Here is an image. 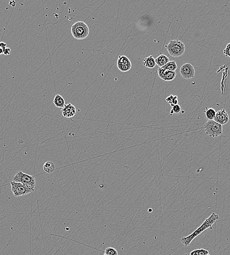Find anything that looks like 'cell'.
<instances>
[{
	"mask_svg": "<svg viewBox=\"0 0 230 255\" xmlns=\"http://www.w3.org/2000/svg\"><path fill=\"white\" fill-rule=\"evenodd\" d=\"M143 64L146 68H153L156 65L155 62V59L152 56L147 57L143 60Z\"/></svg>",
	"mask_w": 230,
	"mask_h": 255,
	"instance_id": "obj_13",
	"label": "cell"
},
{
	"mask_svg": "<svg viewBox=\"0 0 230 255\" xmlns=\"http://www.w3.org/2000/svg\"><path fill=\"white\" fill-rule=\"evenodd\" d=\"M223 53L225 56L230 58V43L226 45V48L224 50Z\"/></svg>",
	"mask_w": 230,
	"mask_h": 255,
	"instance_id": "obj_21",
	"label": "cell"
},
{
	"mask_svg": "<svg viewBox=\"0 0 230 255\" xmlns=\"http://www.w3.org/2000/svg\"><path fill=\"white\" fill-rule=\"evenodd\" d=\"M104 255H106V254H104Z\"/></svg>",
	"mask_w": 230,
	"mask_h": 255,
	"instance_id": "obj_27",
	"label": "cell"
},
{
	"mask_svg": "<svg viewBox=\"0 0 230 255\" xmlns=\"http://www.w3.org/2000/svg\"><path fill=\"white\" fill-rule=\"evenodd\" d=\"M11 191L15 197L26 195L33 192L27 186L20 182L11 181Z\"/></svg>",
	"mask_w": 230,
	"mask_h": 255,
	"instance_id": "obj_6",
	"label": "cell"
},
{
	"mask_svg": "<svg viewBox=\"0 0 230 255\" xmlns=\"http://www.w3.org/2000/svg\"><path fill=\"white\" fill-rule=\"evenodd\" d=\"M209 255V254H208V255Z\"/></svg>",
	"mask_w": 230,
	"mask_h": 255,
	"instance_id": "obj_28",
	"label": "cell"
},
{
	"mask_svg": "<svg viewBox=\"0 0 230 255\" xmlns=\"http://www.w3.org/2000/svg\"><path fill=\"white\" fill-rule=\"evenodd\" d=\"M7 44L5 43L0 42V47H1L2 49H3V51L7 48Z\"/></svg>",
	"mask_w": 230,
	"mask_h": 255,
	"instance_id": "obj_24",
	"label": "cell"
},
{
	"mask_svg": "<svg viewBox=\"0 0 230 255\" xmlns=\"http://www.w3.org/2000/svg\"><path fill=\"white\" fill-rule=\"evenodd\" d=\"M174 111H173V110H171V111H170V115H172V114H174Z\"/></svg>",
	"mask_w": 230,
	"mask_h": 255,
	"instance_id": "obj_26",
	"label": "cell"
},
{
	"mask_svg": "<svg viewBox=\"0 0 230 255\" xmlns=\"http://www.w3.org/2000/svg\"><path fill=\"white\" fill-rule=\"evenodd\" d=\"M43 169L46 173L49 174L53 173L55 170V164L51 161H47L43 165Z\"/></svg>",
	"mask_w": 230,
	"mask_h": 255,
	"instance_id": "obj_16",
	"label": "cell"
},
{
	"mask_svg": "<svg viewBox=\"0 0 230 255\" xmlns=\"http://www.w3.org/2000/svg\"><path fill=\"white\" fill-rule=\"evenodd\" d=\"M62 110V115L65 118H72L74 117L76 114V110L75 107L71 103L65 104Z\"/></svg>",
	"mask_w": 230,
	"mask_h": 255,
	"instance_id": "obj_11",
	"label": "cell"
},
{
	"mask_svg": "<svg viewBox=\"0 0 230 255\" xmlns=\"http://www.w3.org/2000/svg\"><path fill=\"white\" fill-rule=\"evenodd\" d=\"M209 253L208 250H205L204 249L193 250L190 253V255H207Z\"/></svg>",
	"mask_w": 230,
	"mask_h": 255,
	"instance_id": "obj_19",
	"label": "cell"
},
{
	"mask_svg": "<svg viewBox=\"0 0 230 255\" xmlns=\"http://www.w3.org/2000/svg\"><path fill=\"white\" fill-rule=\"evenodd\" d=\"M54 103L56 107L62 108L65 105V101L62 96L57 94L54 97Z\"/></svg>",
	"mask_w": 230,
	"mask_h": 255,
	"instance_id": "obj_14",
	"label": "cell"
},
{
	"mask_svg": "<svg viewBox=\"0 0 230 255\" xmlns=\"http://www.w3.org/2000/svg\"><path fill=\"white\" fill-rule=\"evenodd\" d=\"M213 120L219 124L224 125L229 121V115L225 110H220L216 112V117Z\"/></svg>",
	"mask_w": 230,
	"mask_h": 255,
	"instance_id": "obj_9",
	"label": "cell"
},
{
	"mask_svg": "<svg viewBox=\"0 0 230 255\" xmlns=\"http://www.w3.org/2000/svg\"><path fill=\"white\" fill-rule=\"evenodd\" d=\"M162 69L164 70L170 71H175L177 68V65L175 61H171L168 62L166 65L161 67Z\"/></svg>",
	"mask_w": 230,
	"mask_h": 255,
	"instance_id": "obj_17",
	"label": "cell"
},
{
	"mask_svg": "<svg viewBox=\"0 0 230 255\" xmlns=\"http://www.w3.org/2000/svg\"><path fill=\"white\" fill-rule=\"evenodd\" d=\"M204 113L205 114V116L206 117V118L208 119L209 120H213L214 119V118L216 117V110L210 107H206V110H205Z\"/></svg>",
	"mask_w": 230,
	"mask_h": 255,
	"instance_id": "obj_15",
	"label": "cell"
},
{
	"mask_svg": "<svg viewBox=\"0 0 230 255\" xmlns=\"http://www.w3.org/2000/svg\"><path fill=\"white\" fill-rule=\"evenodd\" d=\"M178 97L177 96H174L173 95H170V96H168L167 98H166V101L170 104V106L173 107L174 106H175L176 104H178Z\"/></svg>",
	"mask_w": 230,
	"mask_h": 255,
	"instance_id": "obj_18",
	"label": "cell"
},
{
	"mask_svg": "<svg viewBox=\"0 0 230 255\" xmlns=\"http://www.w3.org/2000/svg\"><path fill=\"white\" fill-rule=\"evenodd\" d=\"M170 58L164 54H161L155 59V62L160 68H161L170 62Z\"/></svg>",
	"mask_w": 230,
	"mask_h": 255,
	"instance_id": "obj_12",
	"label": "cell"
},
{
	"mask_svg": "<svg viewBox=\"0 0 230 255\" xmlns=\"http://www.w3.org/2000/svg\"><path fill=\"white\" fill-rule=\"evenodd\" d=\"M219 219V217L217 214H216L214 213H212V214L210 215V216L207 219L205 220V221L193 233H192L190 235L187 236V237H183V238H181V241L182 243L186 247L188 246L191 244V242H192L193 239H195V238H196L197 236H198L205 230L212 227L213 225L214 224L216 223V221L218 220Z\"/></svg>",
	"mask_w": 230,
	"mask_h": 255,
	"instance_id": "obj_1",
	"label": "cell"
},
{
	"mask_svg": "<svg viewBox=\"0 0 230 255\" xmlns=\"http://www.w3.org/2000/svg\"><path fill=\"white\" fill-rule=\"evenodd\" d=\"M172 110H173L174 113L178 114V113H180L181 110V106L179 104H176V105L172 107Z\"/></svg>",
	"mask_w": 230,
	"mask_h": 255,
	"instance_id": "obj_22",
	"label": "cell"
},
{
	"mask_svg": "<svg viewBox=\"0 0 230 255\" xmlns=\"http://www.w3.org/2000/svg\"><path fill=\"white\" fill-rule=\"evenodd\" d=\"M89 28L87 24L82 21L77 22L71 26L72 34L76 39H85L89 36Z\"/></svg>",
	"mask_w": 230,
	"mask_h": 255,
	"instance_id": "obj_2",
	"label": "cell"
},
{
	"mask_svg": "<svg viewBox=\"0 0 230 255\" xmlns=\"http://www.w3.org/2000/svg\"><path fill=\"white\" fill-rule=\"evenodd\" d=\"M104 253L107 255H118L117 250L113 247H107L105 249Z\"/></svg>",
	"mask_w": 230,
	"mask_h": 255,
	"instance_id": "obj_20",
	"label": "cell"
},
{
	"mask_svg": "<svg viewBox=\"0 0 230 255\" xmlns=\"http://www.w3.org/2000/svg\"><path fill=\"white\" fill-rule=\"evenodd\" d=\"M118 69L122 72L129 71L132 67L131 61L125 56H119L117 61Z\"/></svg>",
	"mask_w": 230,
	"mask_h": 255,
	"instance_id": "obj_8",
	"label": "cell"
},
{
	"mask_svg": "<svg viewBox=\"0 0 230 255\" xmlns=\"http://www.w3.org/2000/svg\"><path fill=\"white\" fill-rule=\"evenodd\" d=\"M180 73L184 79H190L195 77V68L191 64H184L181 67Z\"/></svg>",
	"mask_w": 230,
	"mask_h": 255,
	"instance_id": "obj_7",
	"label": "cell"
},
{
	"mask_svg": "<svg viewBox=\"0 0 230 255\" xmlns=\"http://www.w3.org/2000/svg\"><path fill=\"white\" fill-rule=\"evenodd\" d=\"M13 181L20 182L34 191L36 185V180L34 176L19 171L13 177Z\"/></svg>",
	"mask_w": 230,
	"mask_h": 255,
	"instance_id": "obj_4",
	"label": "cell"
},
{
	"mask_svg": "<svg viewBox=\"0 0 230 255\" xmlns=\"http://www.w3.org/2000/svg\"><path fill=\"white\" fill-rule=\"evenodd\" d=\"M11 48H7L5 50L3 51V54H4L5 55H6V56H8V55L11 54Z\"/></svg>",
	"mask_w": 230,
	"mask_h": 255,
	"instance_id": "obj_23",
	"label": "cell"
},
{
	"mask_svg": "<svg viewBox=\"0 0 230 255\" xmlns=\"http://www.w3.org/2000/svg\"><path fill=\"white\" fill-rule=\"evenodd\" d=\"M159 77L166 81H171L175 79L176 76V71H170L164 70L161 68L158 69Z\"/></svg>",
	"mask_w": 230,
	"mask_h": 255,
	"instance_id": "obj_10",
	"label": "cell"
},
{
	"mask_svg": "<svg viewBox=\"0 0 230 255\" xmlns=\"http://www.w3.org/2000/svg\"><path fill=\"white\" fill-rule=\"evenodd\" d=\"M170 56L174 58H178L184 54L185 52V45L179 40H172L165 46Z\"/></svg>",
	"mask_w": 230,
	"mask_h": 255,
	"instance_id": "obj_3",
	"label": "cell"
},
{
	"mask_svg": "<svg viewBox=\"0 0 230 255\" xmlns=\"http://www.w3.org/2000/svg\"><path fill=\"white\" fill-rule=\"evenodd\" d=\"M204 131L210 138H216L223 134L222 126L214 120H208L204 125Z\"/></svg>",
	"mask_w": 230,
	"mask_h": 255,
	"instance_id": "obj_5",
	"label": "cell"
},
{
	"mask_svg": "<svg viewBox=\"0 0 230 255\" xmlns=\"http://www.w3.org/2000/svg\"><path fill=\"white\" fill-rule=\"evenodd\" d=\"M3 49H2L1 47H0V55L2 54H3Z\"/></svg>",
	"mask_w": 230,
	"mask_h": 255,
	"instance_id": "obj_25",
	"label": "cell"
}]
</instances>
